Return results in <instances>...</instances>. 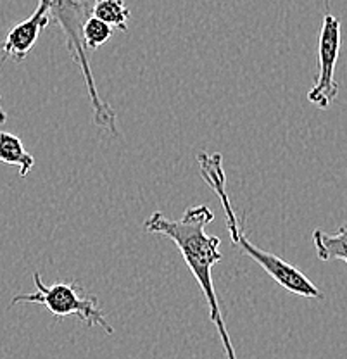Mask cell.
Wrapping results in <instances>:
<instances>
[{
    "instance_id": "ba28073f",
    "label": "cell",
    "mask_w": 347,
    "mask_h": 359,
    "mask_svg": "<svg viewBox=\"0 0 347 359\" xmlns=\"http://www.w3.org/2000/svg\"><path fill=\"white\" fill-rule=\"evenodd\" d=\"M90 13V16L104 21L111 28L119 29V32L128 29L130 9L126 7L125 0H95Z\"/></svg>"
},
{
    "instance_id": "5b68a950",
    "label": "cell",
    "mask_w": 347,
    "mask_h": 359,
    "mask_svg": "<svg viewBox=\"0 0 347 359\" xmlns=\"http://www.w3.org/2000/svg\"><path fill=\"white\" fill-rule=\"evenodd\" d=\"M50 20L52 18L48 14V7L43 2H39V7H36L35 13L28 20L21 21L20 25L11 28V32L7 33L6 40L2 43L4 55L0 66L4 65L6 59H13L14 62L25 61L26 55L33 48V45L40 39V35L46 32L47 26L50 25Z\"/></svg>"
},
{
    "instance_id": "52a82bcc",
    "label": "cell",
    "mask_w": 347,
    "mask_h": 359,
    "mask_svg": "<svg viewBox=\"0 0 347 359\" xmlns=\"http://www.w3.org/2000/svg\"><path fill=\"white\" fill-rule=\"evenodd\" d=\"M313 244H315L316 256L328 263V261H344L347 264V226H341L335 233L316 228L313 231Z\"/></svg>"
},
{
    "instance_id": "8fae6325",
    "label": "cell",
    "mask_w": 347,
    "mask_h": 359,
    "mask_svg": "<svg viewBox=\"0 0 347 359\" xmlns=\"http://www.w3.org/2000/svg\"><path fill=\"white\" fill-rule=\"evenodd\" d=\"M0 99H2V97H0ZM0 112H6V111H4V109H2V106H0Z\"/></svg>"
},
{
    "instance_id": "9c48e42d",
    "label": "cell",
    "mask_w": 347,
    "mask_h": 359,
    "mask_svg": "<svg viewBox=\"0 0 347 359\" xmlns=\"http://www.w3.org/2000/svg\"><path fill=\"white\" fill-rule=\"evenodd\" d=\"M113 36V28L106 25L104 21L97 20V18L88 16L87 21L83 22L81 28V39H83L85 48H99L104 43H107Z\"/></svg>"
},
{
    "instance_id": "6da1fadb",
    "label": "cell",
    "mask_w": 347,
    "mask_h": 359,
    "mask_svg": "<svg viewBox=\"0 0 347 359\" xmlns=\"http://www.w3.org/2000/svg\"><path fill=\"white\" fill-rule=\"evenodd\" d=\"M212 219H215V212L207 205L189 208L180 219H170L161 211H156L144 222V230L149 233L163 235L177 244L185 264L192 271L193 278L197 280L206 297L209 318L218 330L226 359H237L229 328L219 308L215 282H212V266L223 259V254L219 250L222 241L215 235L206 233V226Z\"/></svg>"
},
{
    "instance_id": "7a4b0ae2",
    "label": "cell",
    "mask_w": 347,
    "mask_h": 359,
    "mask_svg": "<svg viewBox=\"0 0 347 359\" xmlns=\"http://www.w3.org/2000/svg\"><path fill=\"white\" fill-rule=\"evenodd\" d=\"M197 163H199L200 177L204 182L215 190L218 196L219 202L223 205V212L226 218V228H229L230 241L235 244L244 254H247L254 263L259 264L280 287H283L290 294L301 295L306 299H323V292L304 275L299 271L294 264L289 261L282 259V257L275 256V254L266 252V250L259 249V247L251 244L247 235L242 230V222L244 219L237 218L233 205L226 192V177L223 171V156L222 154H209V152H200L197 156Z\"/></svg>"
},
{
    "instance_id": "277c9868",
    "label": "cell",
    "mask_w": 347,
    "mask_h": 359,
    "mask_svg": "<svg viewBox=\"0 0 347 359\" xmlns=\"http://www.w3.org/2000/svg\"><path fill=\"white\" fill-rule=\"evenodd\" d=\"M342 32L341 21L327 9L318 40V74L313 88L308 92V100L320 109H327L337 99L339 83L335 81V66L341 54Z\"/></svg>"
},
{
    "instance_id": "30bf717a",
    "label": "cell",
    "mask_w": 347,
    "mask_h": 359,
    "mask_svg": "<svg viewBox=\"0 0 347 359\" xmlns=\"http://www.w3.org/2000/svg\"><path fill=\"white\" fill-rule=\"evenodd\" d=\"M6 121H7V114L6 112H0V125H4Z\"/></svg>"
},
{
    "instance_id": "3957f363",
    "label": "cell",
    "mask_w": 347,
    "mask_h": 359,
    "mask_svg": "<svg viewBox=\"0 0 347 359\" xmlns=\"http://www.w3.org/2000/svg\"><path fill=\"white\" fill-rule=\"evenodd\" d=\"M33 283H35V292L16 295L11 304H42L57 320L76 316L78 320L87 323V327H100L109 335L114 332V328L107 323L106 314L100 309L97 295L87 294L76 282L54 283L47 287L40 278V273L35 271Z\"/></svg>"
},
{
    "instance_id": "8992f818",
    "label": "cell",
    "mask_w": 347,
    "mask_h": 359,
    "mask_svg": "<svg viewBox=\"0 0 347 359\" xmlns=\"http://www.w3.org/2000/svg\"><path fill=\"white\" fill-rule=\"evenodd\" d=\"M0 163L16 166L21 178L28 177L35 166V159L29 152H26L21 138L9 132H0Z\"/></svg>"
}]
</instances>
